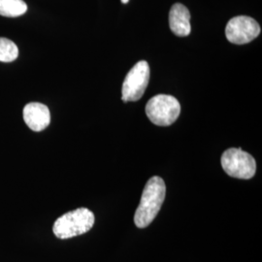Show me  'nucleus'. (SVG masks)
<instances>
[{
  "mask_svg": "<svg viewBox=\"0 0 262 262\" xmlns=\"http://www.w3.org/2000/svg\"><path fill=\"white\" fill-rule=\"evenodd\" d=\"M181 113L178 100L171 95L159 94L146 105V114L150 122L159 126H169L176 122Z\"/></svg>",
  "mask_w": 262,
  "mask_h": 262,
  "instance_id": "nucleus-3",
  "label": "nucleus"
},
{
  "mask_svg": "<svg viewBox=\"0 0 262 262\" xmlns=\"http://www.w3.org/2000/svg\"><path fill=\"white\" fill-rule=\"evenodd\" d=\"M169 25L172 32L177 36L186 37L190 34V14L185 5L176 3L172 6L169 13Z\"/></svg>",
  "mask_w": 262,
  "mask_h": 262,
  "instance_id": "nucleus-8",
  "label": "nucleus"
},
{
  "mask_svg": "<svg viewBox=\"0 0 262 262\" xmlns=\"http://www.w3.org/2000/svg\"><path fill=\"white\" fill-rule=\"evenodd\" d=\"M24 121L31 130H44L51 122V114L46 105L31 102L26 105L23 111Z\"/></svg>",
  "mask_w": 262,
  "mask_h": 262,
  "instance_id": "nucleus-7",
  "label": "nucleus"
},
{
  "mask_svg": "<svg viewBox=\"0 0 262 262\" xmlns=\"http://www.w3.org/2000/svg\"><path fill=\"white\" fill-rule=\"evenodd\" d=\"M150 81V66L145 60L138 61L130 69L122 84L123 102L137 101L145 93Z\"/></svg>",
  "mask_w": 262,
  "mask_h": 262,
  "instance_id": "nucleus-5",
  "label": "nucleus"
},
{
  "mask_svg": "<svg viewBox=\"0 0 262 262\" xmlns=\"http://www.w3.org/2000/svg\"><path fill=\"white\" fill-rule=\"evenodd\" d=\"M260 31V27L255 19L247 16H238L226 25L225 36L232 44L243 45L258 37Z\"/></svg>",
  "mask_w": 262,
  "mask_h": 262,
  "instance_id": "nucleus-6",
  "label": "nucleus"
},
{
  "mask_svg": "<svg viewBox=\"0 0 262 262\" xmlns=\"http://www.w3.org/2000/svg\"><path fill=\"white\" fill-rule=\"evenodd\" d=\"M28 11V5L24 0H0V16L16 18Z\"/></svg>",
  "mask_w": 262,
  "mask_h": 262,
  "instance_id": "nucleus-9",
  "label": "nucleus"
},
{
  "mask_svg": "<svg viewBox=\"0 0 262 262\" xmlns=\"http://www.w3.org/2000/svg\"><path fill=\"white\" fill-rule=\"evenodd\" d=\"M221 162L225 173L232 178L249 180L255 175V159L241 148H231L225 150Z\"/></svg>",
  "mask_w": 262,
  "mask_h": 262,
  "instance_id": "nucleus-4",
  "label": "nucleus"
},
{
  "mask_svg": "<svg viewBox=\"0 0 262 262\" xmlns=\"http://www.w3.org/2000/svg\"><path fill=\"white\" fill-rule=\"evenodd\" d=\"M128 1H129V0H122V2L123 3V4H126V3H128Z\"/></svg>",
  "mask_w": 262,
  "mask_h": 262,
  "instance_id": "nucleus-11",
  "label": "nucleus"
},
{
  "mask_svg": "<svg viewBox=\"0 0 262 262\" xmlns=\"http://www.w3.org/2000/svg\"><path fill=\"white\" fill-rule=\"evenodd\" d=\"M166 195V186L162 179L154 176L144 187L140 204L134 214V224L138 228H146L159 214Z\"/></svg>",
  "mask_w": 262,
  "mask_h": 262,
  "instance_id": "nucleus-1",
  "label": "nucleus"
},
{
  "mask_svg": "<svg viewBox=\"0 0 262 262\" xmlns=\"http://www.w3.org/2000/svg\"><path fill=\"white\" fill-rule=\"evenodd\" d=\"M19 56L17 45L7 38L0 37V61L12 62Z\"/></svg>",
  "mask_w": 262,
  "mask_h": 262,
  "instance_id": "nucleus-10",
  "label": "nucleus"
},
{
  "mask_svg": "<svg viewBox=\"0 0 262 262\" xmlns=\"http://www.w3.org/2000/svg\"><path fill=\"white\" fill-rule=\"evenodd\" d=\"M94 213L88 208H78L59 216L53 226L58 239H69L90 231L94 225Z\"/></svg>",
  "mask_w": 262,
  "mask_h": 262,
  "instance_id": "nucleus-2",
  "label": "nucleus"
}]
</instances>
